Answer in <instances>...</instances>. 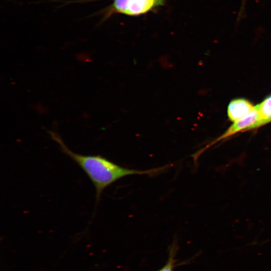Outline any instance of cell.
I'll return each mask as SVG.
<instances>
[{"label":"cell","instance_id":"cell-4","mask_svg":"<svg viewBox=\"0 0 271 271\" xmlns=\"http://www.w3.org/2000/svg\"><path fill=\"white\" fill-rule=\"evenodd\" d=\"M254 106L244 98H236L230 102L227 108L229 120L236 121L248 115L254 108Z\"/></svg>","mask_w":271,"mask_h":271},{"label":"cell","instance_id":"cell-3","mask_svg":"<svg viewBox=\"0 0 271 271\" xmlns=\"http://www.w3.org/2000/svg\"><path fill=\"white\" fill-rule=\"evenodd\" d=\"M258 120V110L257 105L254 106L253 109L246 116L235 121L222 135L207 145L204 148L199 150L193 157L197 160L199 156L205 150L211 146L226 139L232 135L240 131L253 129V127Z\"/></svg>","mask_w":271,"mask_h":271},{"label":"cell","instance_id":"cell-1","mask_svg":"<svg viewBox=\"0 0 271 271\" xmlns=\"http://www.w3.org/2000/svg\"><path fill=\"white\" fill-rule=\"evenodd\" d=\"M50 134L59 145L62 152L76 163L91 181L96 190L97 203L103 191L119 179L132 175H156L170 166L167 165L146 170L123 167L101 156L76 154L66 146L58 134L54 132H50Z\"/></svg>","mask_w":271,"mask_h":271},{"label":"cell","instance_id":"cell-5","mask_svg":"<svg viewBox=\"0 0 271 271\" xmlns=\"http://www.w3.org/2000/svg\"><path fill=\"white\" fill-rule=\"evenodd\" d=\"M257 106L258 120L253 126V129L271 122V95L266 97Z\"/></svg>","mask_w":271,"mask_h":271},{"label":"cell","instance_id":"cell-2","mask_svg":"<svg viewBox=\"0 0 271 271\" xmlns=\"http://www.w3.org/2000/svg\"><path fill=\"white\" fill-rule=\"evenodd\" d=\"M106 9L105 17L117 13L129 16H138L147 13L165 4L166 0H112Z\"/></svg>","mask_w":271,"mask_h":271},{"label":"cell","instance_id":"cell-6","mask_svg":"<svg viewBox=\"0 0 271 271\" xmlns=\"http://www.w3.org/2000/svg\"><path fill=\"white\" fill-rule=\"evenodd\" d=\"M175 249L176 248H174V246L171 248L168 261L165 265L158 271H174L175 261L174 257L176 254Z\"/></svg>","mask_w":271,"mask_h":271}]
</instances>
